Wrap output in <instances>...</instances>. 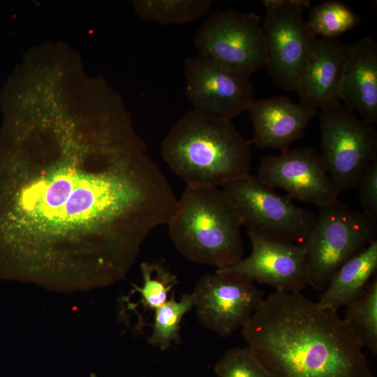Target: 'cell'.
<instances>
[{
  "instance_id": "cell-1",
  "label": "cell",
  "mask_w": 377,
  "mask_h": 377,
  "mask_svg": "<svg viewBox=\"0 0 377 377\" xmlns=\"http://www.w3.org/2000/svg\"><path fill=\"white\" fill-rule=\"evenodd\" d=\"M0 170V267L45 285L123 278L177 198L147 148L106 136L89 151Z\"/></svg>"
},
{
  "instance_id": "cell-2",
  "label": "cell",
  "mask_w": 377,
  "mask_h": 377,
  "mask_svg": "<svg viewBox=\"0 0 377 377\" xmlns=\"http://www.w3.org/2000/svg\"><path fill=\"white\" fill-rule=\"evenodd\" d=\"M242 334L269 377H374L343 318L301 292L264 298Z\"/></svg>"
},
{
  "instance_id": "cell-3",
  "label": "cell",
  "mask_w": 377,
  "mask_h": 377,
  "mask_svg": "<svg viewBox=\"0 0 377 377\" xmlns=\"http://www.w3.org/2000/svg\"><path fill=\"white\" fill-rule=\"evenodd\" d=\"M161 153L188 186L222 187L250 175L251 142L232 121L205 117L192 110L171 127Z\"/></svg>"
},
{
  "instance_id": "cell-4",
  "label": "cell",
  "mask_w": 377,
  "mask_h": 377,
  "mask_svg": "<svg viewBox=\"0 0 377 377\" xmlns=\"http://www.w3.org/2000/svg\"><path fill=\"white\" fill-rule=\"evenodd\" d=\"M167 226L176 249L193 263L221 269L242 258V223L221 187L186 186Z\"/></svg>"
},
{
  "instance_id": "cell-5",
  "label": "cell",
  "mask_w": 377,
  "mask_h": 377,
  "mask_svg": "<svg viewBox=\"0 0 377 377\" xmlns=\"http://www.w3.org/2000/svg\"><path fill=\"white\" fill-rule=\"evenodd\" d=\"M318 208L316 223L302 244L308 285L323 292L345 262L376 239L377 220L338 199Z\"/></svg>"
},
{
  "instance_id": "cell-6",
  "label": "cell",
  "mask_w": 377,
  "mask_h": 377,
  "mask_svg": "<svg viewBox=\"0 0 377 377\" xmlns=\"http://www.w3.org/2000/svg\"><path fill=\"white\" fill-rule=\"evenodd\" d=\"M321 156L338 192L357 186L370 163L377 157V132L341 102L319 114Z\"/></svg>"
},
{
  "instance_id": "cell-7",
  "label": "cell",
  "mask_w": 377,
  "mask_h": 377,
  "mask_svg": "<svg viewBox=\"0 0 377 377\" xmlns=\"http://www.w3.org/2000/svg\"><path fill=\"white\" fill-rule=\"evenodd\" d=\"M262 31L267 72L279 87L295 91L317 37L304 20L309 0H263Z\"/></svg>"
},
{
  "instance_id": "cell-8",
  "label": "cell",
  "mask_w": 377,
  "mask_h": 377,
  "mask_svg": "<svg viewBox=\"0 0 377 377\" xmlns=\"http://www.w3.org/2000/svg\"><path fill=\"white\" fill-rule=\"evenodd\" d=\"M221 188L233 204L242 226L269 239L302 244L316 223V214L296 206L257 175L250 174Z\"/></svg>"
},
{
  "instance_id": "cell-9",
  "label": "cell",
  "mask_w": 377,
  "mask_h": 377,
  "mask_svg": "<svg viewBox=\"0 0 377 377\" xmlns=\"http://www.w3.org/2000/svg\"><path fill=\"white\" fill-rule=\"evenodd\" d=\"M193 44L198 55L248 79L265 66L261 17L253 11L209 13Z\"/></svg>"
},
{
  "instance_id": "cell-10",
  "label": "cell",
  "mask_w": 377,
  "mask_h": 377,
  "mask_svg": "<svg viewBox=\"0 0 377 377\" xmlns=\"http://www.w3.org/2000/svg\"><path fill=\"white\" fill-rule=\"evenodd\" d=\"M191 293L199 323L223 337L242 329L264 300L253 281L219 269L202 275Z\"/></svg>"
},
{
  "instance_id": "cell-11",
  "label": "cell",
  "mask_w": 377,
  "mask_h": 377,
  "mask_svg": "<svg viewBox=\"0 0 377 377\" xmlns=\"http://www.w3.org/2000/svg\"><path fill=\"white\" fill-rule=\"evenodd\" d=\"M184 75L186 96L200 115L232 121L254 100L250 79L200 55L185 59Z\"/></svg>"
},
{
  "instance_id": "cell-12",
  "label": "cell",
  "mask_w": 377,
  "mask_h": 377,
  "mask_svg": "<svg viewBox=\"0 0 377 377\" xmlns=\"http://www.w3.org/2000/svg\"><path fill=\"white\" fill-rule=\"evenodd\" d=\"M257 177L266 185L279 187L287 198L323 207L335 202L339 192L320 154L310 147L289 149L267 155L260 161Z\"/></svg>"
},
{
  "instance_id": "cell-13",
  "label": "cell",
  "mask_w": 377,
  "mask_h": 377,
  "mask_svg": "<svg viewBox=\"0 0 377 377\" xmlns=\"http://www.w3.org/2000/svg\"><path fill=\"white\" fill-rule=\"evenodd\" d=\"M251 253L221 269L244 276L253 282L274 287L277 292H302L308 286V267L303 244L269 239L248 230Z\"/></svg>"
},
{
  "instance_id": "cell-14",
  "label": "cell",
  "mask_w": 377,
  "mask_h": 377,
  "mask_svg": "<svg viewBox=\"0 0 377 377\" xmlns=\"http://www.w3.org/2000/svg\"><path fill=\"white\" fill-rule=\"evenodd\" d=\"M247 111L252 122L251 141L260 149L285 151L303 138L317 110L284 96L255 99Z\"/></svg>"
},
{
  "instance_id": "cell-15",
  "label": "cell",
  "mask_w": 377,
  "mask_h": 377,
  "mask_svg": "<svg viewBox=\"0 0 377 377\" xmlns=\"http://www.w3.org/2000/svg\"><path fill=\"white\" fill-rule=\"evenodd\" d=\"M349 46L338 39L318 38L296 87L300 103L317 110L341 102Z\"/></svg>"
},
{
  "instance_id": "cell-16",
  "label": "cell",
  "mask_w": 377,
  "mask_h": 377,
  "mask_svg": "<svg viewBox=\"0 0 377 377\" xmlns=\"http://www.w3.org/2000/svg\"><path fill=\"white\" fill-rule=\"evenodd\" d=\"M340 101L363 119L377 123V43L366 36L349 46Z\"/></svg>"
},
{
  "instance_id": "cell-17",
  "label": "cell",
  "mask_w": 377,
  "mask_h": 377,
  "mask_svg": "<svg viewBox=\"0 0 377 377\" xmlns=\"http://www.w3.org/2000/svg\"><path fill=\"white\" fill-rule=\"evenodd\" d=\"M376 269L377 239L339 267L323 291L318 304L337 312L362 293Z\"/></svg>"
},
{
  "instance_id": "cell-18",
  "label": "cell",
  "mask_w": 377,
  "mask_h": 377,
  "mask_svg": "<svg viewBox=\"0 0 377 377\" xmlns=\"http://www.w3.org/2000/svg\"><path fill=\"white\" fill-rule=\"evenodd\" d=\"M212 0H137L133 4L138 15L161 25L195 21L210 13Z\"/></svg>"
},
{
  "instance_id": "cell-19",
  "label": "cell",
  "mask_w": 377,
  "mask_h": 377,
  "mask_svg": "<svg viewBox=\"0 0 377 377\" xmlns=\"http://www.w3.org/2000/svg\"><path fill=\"white\" fill-rule=\"evenodd\" d=\"M343 318L354 334L372 353H377L376 274L362 293L346 306Z\"/></svg>"
},
{
  "instance_id": "cell-20",
  "label": "cell",
  "mask_w": 377,
  "mask_h": 377,
  "mask_svg": "<svg viewBox=\"0 0 377 377\" xmlns=\"http://www.w3.org/2000/svg\"><path fill=\"white\" fill-rule=\"evenodd\" d=\"M193 308V295L186 293L179 301L172 296L156 309L149 343L161 350L168 349L172 343H178L180 341V323L185 314Z\"/></svg>"
},
{
  "instance_id": "cell-21",
  "label": "cell",
  "mask_w": 377,
  "mask_h": 377,
  "mask_svg": "<svg viewBox=\"0 0 377 377\" xmlns=\"http://www.w3.org/2000/svg\"><path fill=\"white\" fill-rule=\"evenodd\" d=\"M142 284L135 286L132 293L138 295L137 302L128 304L126 309L133 310L137 306L143 312L154 311L168 299L169 292L178 283L177 276L161 263L143 262L140 265Z\"/></svg>"
},
{
  "instance_id": "cell-22",
  "label": "cell",
  "mask_w": 377,
  "mask_h": 377,
  "mask_svg": "<svg viewBox=\"0 0 377 377\" xmlns=\"http://www.w3.org/2000/svg\"><path fill=\"white\" fill-rule=\"evenodd\" d=\"M306 21L317 37L337 39L357 26L360 18L345 3L334 0L316 6Z\"/></svg>"
},
{
  "instance_id": "cell-23",
  "label": "cell",
  "mask_w": 377,
  "mask_h": 377,
  "mask_svg": "<svg viewBox=\"0 0 377 377\" xmlns=\"http://www.w3.org/2000/svg\"><path fill=\"white\" fill-rule=\"evenodd\" d=\"M214 371L217 377H269L247 346L226 350Z\"/></svg>"
},
{
  "instance_id": "cell-24",
  "label": "cell",
  "mask_w": 377,
  "mask_h": 377,
  "mask_svg": "<svg viewBox=\"0 0 377 377\" xmlns=\"http://www.w3.org/2000/svg\"><path fill=\"white\" fill-rule=\"evenodd\" d=\"M356 188L361 211L377 220V157L370 163Z\"/></svg>"
}]
</instances>
